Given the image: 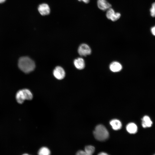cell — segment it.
Wrapping results in <instances>:
<instances>
[{"label":"cell","instance_id":"obj_4","mask_svg":"<svg viewBox=\"0 0 155 155\" xmlns=\"http://www.w3.org/2000/svg\"><path fill=\"white\" fill-rule=\"evenodd\" d=\"M79 54L81 56H85L90 54L91 51L89 46L86 44H82L79 46L78 49Z\"/></svg>","mask_w":155,"mask_h":155},{"label":"cell","instance_id":"obj_2","mask_svg":"<svg viewBox=\"0 0 155 155\" xmlns=\"http://www.w3.org/2000/svg\"><path fill=\"white\" fill-rule=\"evenodd\" d=\"M93 134L95 138L100 141L106 140L109 136V133L107 129L102 125H98L96 127L93 132Z\"/></svg>","mask_w":155,"mask_h":155},{"label":"cell","instance_id":"obj_14","mask_svg":"<svg viewBox=\"0 0 155 155\" xmlns=\"http://www.w3.org/2000/svg\"><path fill=\"white\" fill-rule=\"evenodd\" d=\"M22 90L25 100H30L32 98V93L29 90L27 89H24Z\"/></svg>","mask_w":155,"mask_h":155},{"label":"cell","instance_id":"obj_9","mask_svg":"<svg viewBox=\"0 0 155 155\" xmlns=\"http://www.w3.org/2000/svg\"><path fill=\"white\" fill-rule=\"evenodd\" d=\"M142 125L144 128L149 127L152 126V122L148 116H144L142 119Z\"/></svg>","mask_w":155,"mask_h":155},{"label":"cell","instance_id":"obj_20","mask_svg":"<svg viewBox=\"0 0 155 155\" xmlns=\"http://www.w3.org/2000/svg\"><path fill=\"white\" fill-rule=\"evenodd\" d=\"M78 1H82L84 3H88L90 1V0H78Z\"/></svg>","mask_w":155,"mask_h":155},{"label":"cell","instance_id":"obj_19","mask_svg":"<svg viewBox=\"0 0 155 155\" xmlns=\"http://www.w3.org/2000/svg\"><path fill=\"white\" fill-rule=\"evenodd\" d=\"M151 31L152 34L154 36H155V26L151 28Z\"/></svg>","mask_w":155,"mask_h":155},{"label":"cell","instance_id":"obj_13","mask_svg":"<svg viewBox=\"0 0 155 155\" xmlns=\"http://www.w3.org/2000/svg\"><path fill=\"white\" fill-rule=\"evenodd\" d=\"M16 99L17 102L20 104L23 103L25 100L22 90H18L17 92Z\"/></svg>","mask_w":155,"mask_h":155},{"label":"cell","instance_id":"obj_8","mask_svg":"<svg viewBox=\"0 0 155 155\" xmlns=\"http://www.w3.org/2000/svg\"><path fill=\"white\" fill-rule=\"evenodd\" d=\"M74 65L78 69L81 70L83 69L85 66V63L83 59L79 57L75 59L73 61Z\"/></svg>","mask_w":155,"mask_h":155},{"label":"cell","instance_id":"obj_5","mask_svg":"<svg viewBox=\"0 0 155 155\" xmlns=\"http://www.w3.org/2000/svg\"><path fill=\"white\" fill-rule=\"evenodd\" d=\"M54 76L57 79L59 80H62L65 76V72L64 69L61 67H56L53 71Z\"/></svg>","mask_w":155,"mask_h":155},{"label":"cell","instance_id":"obj_18","mask_svg":"<svg viewBox=\"0 0 155 155\" xmlns=\"http://www.w3.org/2000/svg\"><path fill=\"white\" fill-rule=\"evenodd\" d=\"M78 155H87L85 152L83 150H80L78 151L76 153Z\"/></svg>","mask_w":155,"mask_h":155},{"label":"cell","instance_id":"obj_22","mask_svg":"<svg viewBox=\"0 0 155 155\" xmlns=\"http://www.w3.org/2000/svg\"><path fill=\"white\" fill-rule=\"evenodd\" d=\"M6 0H0V3H4Z\"/></svg>","mask_w":155,"mask_h":155},{"label":"cell","instance_id":"obj_3","mask_svg":"<svg viewBox=\"0 0 155 155\" xmlns=\"http://www.w3.org/2000/svg\"><path fill=\"white\" fill-rule=\"evenodd\" d=\"M106 16L108 19L114 22L120 18L121 14L119 12H115L113 8H110L107 10Z\"/></svg>","mask_w":155,"mask_h":155},{"label":"cell","instance_id":"obj_10","mask_svg":"<svg viewBox=\"0 0 155 155\" xmlns=\"http://www.w3.org/2000/svg\"><path fill=\"white\" fill-rule=\"evenodd\" d=\"M109 68L113 72H117L120 71L122 68V67L119 63L115 61L111 64Z\"/></svg>","mask_w":155,"mask_h":155},{"label":"cell","instance_id":"obj_1","mask_svg":"<svg viewBox=\"0 0 155 155\" xmlns=\"http://www.w3.org/2000/svg\"><path fill=\"white\" fill-rule=\"evenodd\" d=\"M18 66L21 70L27 73L33 71L35 67L34 61L30 57L25 56L20 58Z\"/></svg>","mask_w":155,"mask_h":155},{"label":"cell","instance_id":"obj_11","mask_svg":"<svg viewBox=\"0 0 155 155\" xmlns=\"http://www.w3.org/2000/svg\"><path fill=\"white\" fill-rule=\"evenodd\" d=\"M126 129L130 133L134 134L137 131V128L136 125L134 123H130L126 126Z\"/></svg>","mask_w":155,"mask_h":155},{"label":"cell","instance_id":"obj_15","mask_svg":"<svg viewBox=\"0 0 155 155\" xmlns=\"http://www.w3.org/2000/svg\"><path fill=\"white\" fill-rule=\"evenodd\" d=\"M38 153L40 155H49L50 154V151L48 148L42 147L39 149Z\"/></svg>","mask_w":155,"mask_h":155},{"label":"cell","instance_id":"obj_7","mask_svg":"<svg viewBox=\"0 0 155 155\" xmlns=\"http://www.w3.org/2000/svg\"><path fill=\"white\" fill-rule=\"evenodd\" d=\"M98 8L102 11H105L111 8V5L106 0H97Z\"/></svg>","mask_w":155,"mask_h":155},{"label":"cell","instance_id":"obj_6","mask_svg":"<svg viewBox=\"0 0 155 155\" xmlns=\"http://www.w3.org/2000/svg\"><path fill=\"white\" fill-rule=\"evenodd\" d=\"M38 10L39 13L42 16L48 15L51 12V9L49 5L45 3L40 4L38 7Z\"/></svg>","mask_w":155,"mask_h":155},{"label":"cell","instance_id":"obj_17","mask_svg":"<svg viewBox=\"0 0 155 155\" xmlns=\"http://www.w3.org/2000/svg\"><path fill=\"white\" fill-rule=\"evenodd\" d=\"M150 11L151 16L153 17H155V2L152 4Z\"/></svg>","mask_w":155,"mask_h":155},{"label":"cell","instance_id":"obj_16","mask_svg":"<svg viewBox=\"0 0 155 155\" xmlns=\"http://www.w3.org/2000/svg\"><path fill=\"white\" fill-rule=\"evenodd\" d=\"M95 148L94 147L92 146H88L85 147V151L87 155H91L94 152Z\"/></svg>","mask_w":155,"mask_h":155},{"label":"cell","instance_id":"obj_21","mask_svg":"<svg viewBox=\"0 0 155 155\" xmlns=\"http://www.w3.org/2000/svg\"><path fill=\"white\" fill-rule=\"evenodd\" d=\"M108 154L104 152H101L98 154V155H108Z\"/></svg>","mask_w":155,"mask_h":155},{"label":"cell","instance_id":"obj_12","mask_svg":"<svg viewBox=\"0 0 155 155\" xmlns=\"http://www.w3.org/2000/svg\"><path fill=\"white\" fill-rule=\"evenodd\" d=\"M110 123L113 129L115 130L119 129L121 127V123L117 119H113L110 121Z\"/></svg>","mask_w":155,"mask_h":155}]
</instances>
